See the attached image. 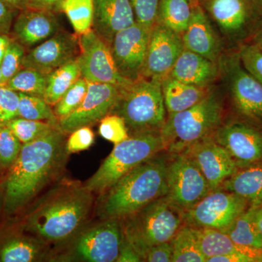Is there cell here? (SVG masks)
Segmentation results:
<instances>
[{
  "label": "cell",
  "mask_w": 262,
  "mask_h": 262,
  "mask_svg": "<svg viewBox=\"0 0 262 262\" xmlns=\"http://www.w3.org/2000/svg\"><path fill=\"white\" fill-rule=\"evenodd\" d=\"M196 163L184 153L171 155L167 172V198L184 211L211 192Z\"/></svg>",
  "instance_id": "7c38bea8"
},
{
  "label": "cell",
  "mask_w": 262,
  "mask_h": 262,
  "mask_svg": "<svg viewBox=\"0 0 262 262\" xmlns=\"http://www.w3.org/2000/svg\"><path fill=\"white\" fill-rule=\"evenodd\" d=\"M253 43L262 50V21L260 23L256 29V33H255L254 42Z\"/></svg>",
  "instance_id": "f5cc1de1"
},
{
  "label": "cell",
  "mask_w": 262,
  "mask_h": 262,
  "mask_svg": "<svg viewBox=\"0 0 262 262\" xmlns=\"http://www.w3.org/2000/svg\"><path fill=\"white\" fill-rule=\"evenodd\" d=\"M226 37L236 39L246 32L252 19L251 0H198Z\"/></svg>",
  "instance_id": "ffe728a7"
},
{
  "label": "cell",
  "mask_w": 262,
  "mask_h": 262,
  "mask_svg": "<svg viewBox=\"0 0 262 262\" xmlns=\"http://www.w3.org/2000/svg\"><path fill=\"white\" fill-rule=\"evenodd\" d=\"M192 229L200 250L206 257V261L213 256L241 253L254 258L257 261H262V253L237 246L225 232L209 228L192 227Z\"/></svg>",
  "instance_id": "4316f807"
},
{
  "label": "cell",
  "mask_w": 262,
  "mask_h": 262,
  "mask_svg": "<svg viewBox=\"0 0 262 262\" xmlns=\"http://www.w3.org/2000/svg\"><path fill=\"white\" fill-rule=\"evenodd\" d=\"M60 30L56 13L46 10L24 9L13 24V38L25 48L37 46Z\"/></svg>",
  "instance_id": "44dd1931"
},
{
  "label": "cell",
  "mask_w": 262,
  "mask_h": 262,
  "mask_svg": "<svg viewBox=\"0 0 262 262\" xmlns=\"http://www.w3.org/2000/svg\"><path fill=\"white\" fill-rule=\"evenodd\" d=\"M4 230V229H3ZM49 245L20 227L0 232V262H34L50 259Z\"/></svg>",
  "instance_id": "7402d4cb"
},
{
  "label": "cell",
  "mask_w": 262,
  "mask_h": 262,
  "mask_svg": "<svg viewBox=\"0 0 262 262\" xmlns=\"http://www.w3.org/2000/svg\"><path fill=\"white\" fill-rule=\"evenodd\" d=\"M88 85V81L80 77L53 106L58 122L79 107L87 94Z\"/></svg>",
  "instance_id": "d590c367"
},
{
  "label": "cell",
  "mask_w": 262,
  "mask_h": 262,
  "mask_svg": "<svg viewBox=\"0 0 262 262\" xmlns=\"http://www.w3.org/2000/svg\"><path fill=\"white\" fill-rule=\"evenodd\" d=\"M164 151L160 131L141 133L115 144L100 168L84 183L91 192L102 194L141 163Z\"/></svg>",
  "instance_id": "52a82bcc"
},
{
  "label": "cell",
  "mask_w": 262,
  "mask_h": 262,
  "mask_svg": "<svg viewBox=\"0 0 262 262\" xmlns=\"http://www.w3.org/2000/svg\"><path fill=\"white\" fill-rule=\"evenodd\" d=\"M61 12L70 20L77 35L92 30L94 20V0H64Z\"/></svg>",
  "instance_id": "1f68e13d"
},
{
  "label": "cell",
  "mask_w": 262,
  "mask_h": 262,
  "mask_svg": "<svg viewBox=\"0 0 262 262\" xmlns=\"http://www.w3.org/2000/svg\"><path fill=\"white\" fill-rule=\"evenodd\" d=\"M64 0H27L26 9L42 10L57 13L61 12V5Z\"/></svg>",
  "instance_id": "bcb514c9"
},
{
  "label": "cell",
  "mask_w": 262,
  "mask_h": 262,
  "mask_svg": "<svg viewBox=\"0 0 262 262\" xmlns=\"http://www.w3.org/2000/svg\"><path fill=\"white\" fill-rule=\"evenodd\" d=\"M184 49L181 34L155 23L150 32L141 77L163 81Z\"/></svg>",
  "instance_id": "5bb4252c"
},
{
  "label": "cell",
  "mask_w": 262,
  "mask_h": 262,
  "mask_svg": "<svg viewBox=\"0 0 262 262\" xmlns=\"http://www.w3.org/2000/svg\"><path fill=\"white\" fill-rule=\"evenodd\" d=\"M238 56L245 70L262 84V50L254 43L242 45Z\"/></svg>",
  "instance_id": "ab89813d"
},
{
  "label": "cell",
  "mask_w": 262,
  "mask_h": 262,
  "mask_svg": "<svg viewBox=\"0 0 262 262\" xmlns=\"http://www.w3.org/2000/svg\"><path fill=\"white\" fill-rule=\"evenodd\" d=\"M4 1L15 9L18 10L26 9L27 0H4Z\"/></svg>",
  "instance_id": "f907efd6"
},
{
  "label": "cell",
  "mask_w": 262,
  "mask_h": 262,
  "mask_svg": "<svg viewBox=\"0 0 262 262\" xmlns=\"http://www.w3.org/2000/svg\"><path fill=\"white\" fill-rule=\"evenodd\" d=\"M212 136L228 151L238 169L262 163V130L251 122L222 123Z\"/></svg>",
  "instance_id": "4fadbf2b"
},
{
  "label": "cell",
  "mask_w": 262,
  "mask_h": 262,
  "mask_svg": "<svg viewBox=\"0 0 262 262\" xmlns=\"http://www.w3.org/2000/svg\"><path fill=\"white\" fill-rule=\"evenodd\" d=\"M18 92L0 85V125H6L18 117Z\"/></svg>",
  "instance_id": "60d3db41"
},
{
  "label": "cell",
  "mask_w": 262,
  "mask_h": 262,
  "mask_svg": "<svg viewBox=\"0 0 262 262\" xmlns=\"http://www.w3.org/2000/svg\"><path fill=\"white\" fill-rule=\"evenodd\" d=\"M212 87L184 83L168 75L162 81V92L168 115L192 107L209 93Z\"/></svg>",
  "instance_id": "d4e9b609"
},
{
  "label": "cell",
  "mask_w": 262,
  "mask_h": 262,
  "mask_svg": "<svg viewBox=\"0 0 262 262\" xmlns=\"http://www.w3.org/2000/svg\"><path fill=\"white\" fill-rule=\"evenodd\" d=\"M135 23L129 0H94L92 29L108 44L117 33Z\"/></svg>",
  "instance_id": "603a6c76"
},
{
  "label": "cell",
  "mask_w": 262,
  "mask_h": 262,
  "mask_svg": "<svg viewBox=\"0 0 262 262\" xmlns=\"http://www.w3.org/2000/svg\"><path fill=\"white\" fill-rule=\"evenodd\" d=\"M256 208L251 206L246 209L224 232L237 246L262 253V239L255 219Z\"/></svg>",
  "instance_id": "83f0119b"
},
{
  "label": "cell",
  "mask_w": 262,
  "mask_h": 262,
  "mask_svg": "<svg viewBox=\"0 0 262 262\" xmlns=\"http://www.w3.org/2000/svg\"><path fill=\"white\" fill-rule=\"evenodd\" d=\"M252 2L256 5H262V0H252Z\"/></svg>",
  "instance_id": "11a10c76"
},
{
  "label": "cell",
  "mask_w": 262,
  "mask_h": 262,
  "mask_svg": "<svg viewBox=\"0 0 262 262\" xmlns=\"http://www.w3.org/2000/svg\"><path fill=\"white\" fill-rule=\"evenodd\" d=\"M111 114L125 120L129 136L161 130L167 119L162 81L141 77L120 90Z\"/></svg>",
  "instance_id": "8992f818"
},
{
  "label": "cell",
  "mask_w": 262,
  "mask_h": 262,
  "mask_svg": "<svg viewBox=\"0 0 262 262\" xmlns=\"http://www.w3.org/2000/svg\"><path fill=\"white\" fill-rule=\"evenodd\" d=\"M150 32L136 22L114 37L110 48L117 70L124 78L133 82L141 78Z\"/></svg>",
  "instance_id": "9a60e30c"
},
{
  "label": "cell",
  "mask_w": 262,
  "mask_h": 262,
  "mask_svg": "<svg viewBox=\"0 0 262 262\" xmlns=\"http://www.w3.org/2000/svg\"><path fill=\"white\" fill-rule=\"evenodd\" d=\"M47 75L39 71L22 68L12 77L5 86L18 93L32 95L43 98L46 87Z\"/></svg>",
  "instance_id": "836d02e7"
},
{
  "label": "cell",
  "mask_w": 262,
  "mask_h": 262,
  "mask_svg": "<svg viewBox=\"0 0 262 262\" xmlns=\"http://www.w3.org/2000/svg\"><path fill=\"white\" fill-rule=\"evenodd\" d=\"M88 92L79 107L58 122L63 133L70 134L76 129L101 121L113 112L120 90L110 84L88 82Z\"/></svg>",
  "instance_id": "2e32d148"
},
{
  "label": "cell",
  "mask_w": 262,
  "mask_h": 262,
  "mask_svg": "<svg viewBox=\"0 0 262 262\" xmlns=\"http://www.w3.org/2000/svg\"><path fill=\"white\" fill-rule=\"evenodd\" d=\"M80 53L78 37L60 29L49 39L26 53L23 68L33 69L48 75L71 61Z\"/></svg>",
  "instance_id": "e0dca14e"
},
{
  "label": "cell",
  "mask_w": 262,
  "mask_h": 262,
  "mask_svg": "<svg viewBox=\"0 0 262 262\" xmlns=\"http://www.w3.org/2000/svg\"><path fill=\"white\" fill-rule=\"evenodd\" d=\"M120 222L124 237L142 261L148 250L171 241L185 225L184 210L166 196L155 200Z\"/></svg>",
  "instance_id": "5b68a950"
},
{
  "label": "cell",
  "mask_w": 262,
  "mask_h": 262,
  "mask_svg": "<svg viewBox=\"0 0 262 262\" xmlns=\"http://www.w3.org/2000/svg\"><path fill=\"white\" fill-rule=\"evenodd\" d=\"M80 77V67L76 59L53 71L47 75L43 99L51 106H54Z\"/></svg>",
  "instance_id": "f546056e"
},
{
  "label": "cell",
  "mask_w": 262,
  "mask_h": 262,
  "mask_svg": "<svg viewBox=\"0 0 262 262\" xmlns=\"http://www.w3.org/2000/svg\"><path fill=\"white\" fill-rule=\"evenodd\" d=\"M17 10L4 0H0V34H10Z\"/></svg>",
  "instance_id": "f6af8a7d"
},
{
  "label": "cell",
  "mask_w": 262,
  "mask_h": 262,
  "mask_svg": "<svg viewBox=\"0 0 262 262\" xmlns=\"http://www.w3.org/2000/svg\"><path fill=\"white\" fill-rule=\"evenodd\" d=\"M219 65L237 113L262 125V84L245 70L238 53L222 54Z\"/></svg>",
  "instance_id": "9c48e42d"
},
{
  "label": "cell",
  "mask_w": 262,
  "mask_h": 262,
  "mask_svg": "<svg viewBox=\"0 0 262 262\" xmlns=\"http://www.w3.org/2000/svg\"><path fill=\"white\" fill-rule=\"evenodd\" d=\"M80 53L77 57L81 77L88 82L113 84L119 90L125 89L133 81L124 78L115 64L110 45L94 30L77 35Z\"/></svg>",
  "instance_id": "8fae6325"
},
{
  "label": "cell",
  "mask_w": 262,
  "mask_h": 262,
  "mask_svg": "<svg viewBox=\"0 0 262 262\" xmlns=\"http://www.w3.org/2000/svg\"><path fill=\"white\" fill-rule=\"evenodd\" d=\"M93 205L94 193L83 184L63 183L36 203L18 226L48 245L62 244L88 224Z\"/></svg>",
  "instance_id": "7a4b0ae2"
},
{
  "label": "cell",
  "mask_w": 262,
  "mask_h": 262,
  "mask_svg": "<svg viewBox=\"0 0 262 262\" xmlns=\"http://www.w3.org/2000/svg\"><path fill=\"white\" fill-rule=\"evenodd\" d=\"M13 39V37H10L9 34H0V63Z\"/></svg>",
  "instance_id": "681fc988"
},
{
  "label": "cell",
  "mask_w": 262,
  "mask_h": 262,
  "mask_svg": "<svg viewBox=\"0 0 262 262\" xmlns=\"http://www.w3.org/2000/svg\"><path fill=\"white\" fill-rule=\"evenodd\" d=\"M220 189L244 198L252 206H262V165L257 164L238 169Z\"/></svg>",
  "instance_id": "484cf974"
},
{
  "label": "cell",
  "mask_w": 262,
  "mask_h": 262,
  "mask_svg": "<svg viewBox=\"0 0 262 262\" xmlns=\"http://www.w3.org/2000/svg\"><path fill=\"white\" fill-rule=\"evenodd\" d=\"M142 261L141 258L131 245L124 237L123 242L120 248V254L117 262H139Z\"/></svg>",
  "instance_id": "7dc6e473"
},
{
  "label": "cell",
  "mask_w": 262,
  "mask_h": 262,
  "mask_svg": "<svg viewBox=\"0 0 262 262\" xmlns=\"http://www.w3.org/2000/svg\"><path fill=\"white\" fill-rule=\"evenodd\" d=\"M183 153L196 163L211 191L220 189L222 184L238 170L228 151L212 136L198 141Z\"/></svg>",
  "instance_id": "ac0fdd59"
},
{
  "label": "cell",
  "mask_w": 262,
  "mask_h": 262,
  "mask_svg": "<svg viewBox=\"0 0 262 262\" xmlns=\"http://www.w3.org/2000/svg\"><path fill=\"white\" fill-rule=\"evenodd\" d=\"M182 39L184 48L188 51L215 63L220 61L222 56V41L198 0L193 1L192 16L182 34Z\"/></svg>",
  "instance_id": "d6986e66"
},
{
  "label": "cell",
  "mask_w": 262,
  "mask_h": 262,
  "mask_svg": "<svg viewBox=\"0 0 262 262\" xmlns=\"http://www.w3.org/2000/svg\"><path fill=\"white\" fill-rule=\"evenodd\" d=\"M67 134L57 127L23 144L3 184V211L7 215L23 211L64 166Z\"/></svg>",
  "instance_id": "6da1fadb"
},
{
  "label": "cell",
  "mask_w": 262,
  "mask_h": 262,
  "mask_svg": "<svg viewBox=\"0 0 262 262\" xmlns=\"http://www.w3.org/2000/svg\"><path fill=\"white\" fill-rule=\"evenodd\" d=\"M1 78H2V76H1V69H0V82H1Z\"/></svg>",
  "instance_id": "9f6ffc18"
},
{
  "label": "cell",
  "mask_w": 262,
  "mask_h": 262,
  "mask_svg": "<svg viewBox=\"0 0 262 262\" xmlns=\"http://www.w3.org/2000/svg\"><path fill=\"white\" fill-rule=\"evenodd\" d=\"M194 0H160L157 12L156 23L173 32H185L192 16Z\"/></svg>",
  "instance_id": "f1b7e54d"
},
{
  "label": "cell",
  "mask_w": 262,
  "mask_h": 262,
  "mask_svg": "<svg viewBox=\"0 0 262 262\" xmlns=\"http://www.w3.org/2000/svg\"><path fill=\"white\" fill-rule=\"evenodd\" d=\"M18 117L27 120L50 122L58 125V120L53 108L42 98L18 93Z\"/></svg>",
  "instance_id": "d6a6232c"
},
{
  "label": "cell",
  "mask_w": 262,
  "mask_h": 262,
  "mask_svg": "<svg viewBox=\"0 0 262 262\" xmlns=\"http://www.w3.org/2000/svg\"><path fill=\"white\" fill-rule=\"evenodd\" d=\"M248 202L234 193L218 189L211 191L192 208L184 211L185 225L225 232L246 209Z\"/></svg>",
  "instance_id": "30bf717a"
},
{
  "label": "cell",
  "mask_w": 262,
  "mask_h": 262,
  "mask_svg": "<svg viewBox=\"0 0 262 262\" xmlns=\"http://www.w3.org/2000/svg\"><path fill=\"white\" fill-rule=\"evenodd\" d=\"M100 135L114 144H117L129 138L125 120L116 114H110L100 121Z\"/></svg>",
  "instance_id": "f35d334b"
},
{
  "label": "cell",
  "mask_w": 262,
  "mask_h": 262,
  "mask_svg": "<svg viewBox=\"0 0 262 262\" xmlns=\"http://www.w3.org/2000/svg\"><path fill=\"white\" fill-rule=\"evenodd\" d=\"M94 140V133L91 127H79L71 133L66 142V150L68 155L84 151L93 145Z\"/></svg>",
  "instance_id": "7bdbcfd3"
},
{
  "label": "cell",
  "mask_w": 262,
  "mask_h": 262,
  "mask_svg": "<svg viewBox=\"0 0 262 262\" xmlns=\"http://www.w3.org/2000/svg\"><path fill=\"white\" fill-rule=\"evenodd\" d=\"M134 10L136 23L151 30L156 23L160 0H129Z\"/></svg>",
  "instance_id": "b9f144b4"
},
{
  "label": "cell",
  "mask_w": 262,
  "mask_h": 262,
  "mask_svg": "<svg viewBox=\"0 0 262 262\" xmlns=\"http://www.w3.org/2000/svg\"><path fill=\"white\" fill-rule=\"evenodd\" d=\"M254 258L244 253H229L222 256H213L207 259L206 262H255Z\"/></svg>",
  "instance_id": "c3c4849f"
},
{
  "label": "cell",
  "mask_w": 262,
  "mask_h": 262,
  "mask_svg": "<svg viewBox=\"0 0 262 262\" xmlns=\"http://www.w3.org/2000/svg\"><path fill=\"white\" fill-rule=\"evenodd\" d=\"M255 219H256V225L258 226L262 239V206L256 208V212H255Z\"/></svg>",
  "instance_id": "816d5d0a"
},
{
  "label": "cell",
  "mask_w": 262,
  "mask_h": 262,
  "mask_svg": "<svg viewBox=\"0 0 262 262\" xmlns=\"http://www.w3.org/2000/svg\"><path fill=\"white\" fill-rule=\"evenodd\" d=\"M6 125L23 144L32 142L59 127L50 122L27 120L21 117H17Z\"/></svg>",
  "instance_id": "e575fe53"
},
{
  "label": "cell",
  "mask_w": 262,
  "mask_h": 262,
  "mask_svg": "<svg viewBox=\"0 0 262 262\" xmlns=\"http://www.w3.org/2000/svg\"><path fill=\"white\" fill-rule=\"evenodd\" d=\"M118 220H100L86 224L79 232L52 253L50 259L56 261H117L123 242Z\"/></svg>",
  "instance_id": "ba28073f"
},
{
  "label": "cell",
  "mask_w": 262,
  "mask_h": 262,
  "mask_svg": "<svg viewBox=\"0 0 262 262\" xmlns=\"http://www.w3.org/2000/svg\"><path fill=\"white\" fill-rule=\"evenodd\" d=\"M170 242L173 246L172 262L206 261L190 226H183Z\"/></svg>",
  "instance_id": "4dcf8cb0"
},
{
  "label": "cell",
  "mask_w": 262,
  "mask_h": 262,
  "mask_svg": "<svg viewBox=\"0 0 262 262\" xmlns=\"http://www.w3.org/2000/svg\"><path fill=\"white\" fill-rule=\"evenodd\" d=\"M173 258V246L171 242L156 245L148 250L143 258V261L171 262Z\"/></svg>",
  "instance_id": "ee69618b"
},
{
  "label": "cell",
  "mask_w": 262,
  "mask_h": 262,
  "mask_svg": "<svg viewBox=\"0 0 262 262\" xmlns=\"http://www.w3.org/2000/svg\"><path fill=\"white\" fill-rule=\"evenodd\" d=\"M161 152L133 169L99 194L96 213L100 220H122L166 195L169 158L160 155Z\"/></svg>",
  "instance_id": "3957f363"
},
{
  "label": "cell",
  "mask_w": 262,
  "mask_h": 262,
  "mask_svg": "<svg viewBox=\"0 0 262 262\" xmlns=\"http://www.w3.org/2000/svg\"><path fill=\"white\" fill-rule=\"evenodd\" d=\"M26 53V48L13 38L0 63L2 76L0 85H5L23 68L22 63Z\"/></svg>",
  "instance_id": "74e56055"
},
{
  "label": "cell",
  "mask_w": 262,
  "mask_h": 262,
  "mask_svg": "<svg viewBox=\"0 0 262 262\" xmlns=\"http://www.w3.org/2000/svg\"><path fill=\"white\" fill-rule=\"evenodd\" d=\"M225 105L222 93L215 88L192 107L168 115L160 130L164 151L179 154L198 141L213 135L223 123Z\"/></svg>",
  "instance_id": "277c9868"
},
{
  "label": "cell",
  "mask_w": 262,
  "mask_h": 262,
  "mask_svg": "<svg viewBox=\"0 0 262 262\" xmlns=\"http://www.w3.org/2000/svg\"><path fill=\"white\" fill-rule=\"evenodd\" d=\"M1 208L3 209V192H0V210Z\"/></svg>",
  "instance_id": "db71d44e"
},
{
  "label": "cell",
  "mask_w": 262,
  "mask_h": 262,
  "mask_svg": "<svg viewBox=\"0 0 262 262\" xmlns=\"http://www.w3.org/2000/svg\"><path fill=\"white\" fill-rule=\"evenodd\" d=\"M169 76L184 83L209 88L220 77V65L194 52L184 49Z\"/></svg>",
  "instance_id": "cb8c5ba5"
},
{
  "label": "cell",
  "mask_w": 262,
  "mask_h": 262,
  "mask_svg": "<svg viewBox=\"0 0 262 262\" xmlns=\"http://www.w3.org/2000/svg\"><path fill=\"white\" fill-rule=\"evenodd\" d=\"M23 144L7 125H0V173L9 170L18 158Z\"/></svg>",
  "instance_id": "8d00e7d4"
}]
</instances>
